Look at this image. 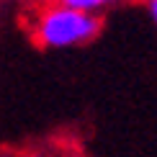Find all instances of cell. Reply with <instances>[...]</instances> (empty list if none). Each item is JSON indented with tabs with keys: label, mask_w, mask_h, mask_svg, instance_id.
I'll use <instances>...</instances> for the list:
<instances>
[{
	"label": "cell",
	"mask_w": 157,
	"mask_h": 157,
	"mask_svg": "<svg viewBox=\"0 0 157 157\" xmlns=\"http://www.w3.org/2000/svg\"><path fill=\"white\" fill-rule=\"evenodd\" d=\"M103 31V18L98 13H85L80 8H72L64 0L39 8V13L31 21V36L41 49L62 52L75 49L95 41Z\"/></svg>",
	"instance_id": "obj_1"
},
{
	"label": "cell",
	"mask_w": 157,
	"mask_h": 157,
	"mask_svg": "<svg viewBox=\"0 0 157 157\" xmlns=\"http://www.w3.org/2000/svg\"><path fill=\"white\" fill-rule=\"evenodd\" d=\"M67 5H72V8H80L85 13H98L101 16L103 10H108V8H113L119 0H64Z\"/></svg>",
	"instance_id": "obj_2"
},
{
	"label": "cell",
	"mask_w": 157,
	"mask_h": 157,
	"mask_svg": "<svg viewBox=\"0 0 157 157\" xmlns=\"http://www.w3.org/2000/svg\"><path fill=\"white\" fill-rule=\"evenodd\" d=\"M147 3V13H149V21L157 26V0H144Z\"/></svg>",
	"instance_id": "obj_3"
}]
</instances>
